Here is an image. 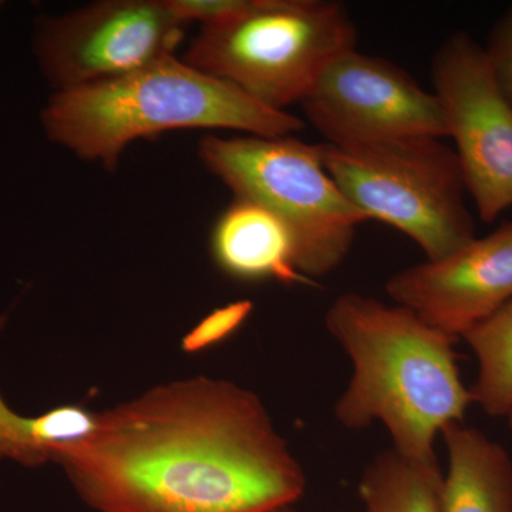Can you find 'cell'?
I'll return each instance as SVG.
<instances>
[{
	"label": "cell",
	"mask_w": 512,
	"mask_h": 512,
	"mask_svg": "<svg viewBox=\"0 0 512 512\" xmlns=\"http://www.w3.org/2000/svg\"><path fill=\"white\" fill-rule=\"evenodd\" d=\"M301 106L329 146L447 137L436 94L423 89L403 67L357 49L326 67Z\"/></svg>",
	"instance_id": "obj_9"
},
{
	"label": "cell",
	"mask_w": 512,
	"mask_h": 512,
	"mask_svg": "<svg viewBox=\"0 0 512 512\" xmlns=\"http://www.w3.org/2000/svg\"><path fill=\"white\" fill-rule=\"evenodd\" d=\"M508 423H510V427L512 430V412L510 413V416L507 417Z\"/></svg>",
	"instance_id": "obj_18"
},
{
	"label": "cell",
	"mask_w": 512,
	"mask_h": 512,
	"mask_svg": "<svg viewBox=\"0 0 512 512\" xmlns=\"http://www.w3.org/2000/svg\"><path fill=\"white\" fill-rule=\"evenodd\" d=\"M0 6H2V2H0Z\"/></svg>",
	"instance_id": "obj_19"
},
{
	"label": "cell",
	"mask_w": 512,
	"mask_h": 512,
	"mask_svg": "<svg viewBox=\"0 0 512 512\" xmlns=\"http://www.w3.org/2000/svg\"><path fill=\"white\" fill-rule=\"evenodd\" d=\"M483 47L495 82L512 106V6L497 20Z\"/></svg>",
	"instance_id": "obj_17"
},
{
	"label": "cell",
	"mask_w": 512,
	"mask_h": 512,
	"mask_svg": "<svg viewBox=\"0 0 512 512\" xmlns=\"http://www.w3.org/2000/svg\"><path fill=\"white\" fill-rule=\"evenodd\" d=\"M326 329L345 350L352 376L335 404L350 430L380 423L404 457L436 461V440L473 404L460 375L456 340L410 309L343 293L326 312Z\"/></svg>",
	"instance_id": "obj_2"
},
{
	"label": "cell",
	"mask_w": 512,
	"mask_h": 512,
	"mask_svg": "<svg viewBox=\"0 0 512 512\" xmlns=\"http://www.w3.org/2000/svg\"><path fill=\"white\" fill-rule=\"evenodd\" d=\"M211 251L224 274L238 281L316 285L296 268L291 231L271 211L235 198L212 229Z\"/></svg>",
	"instance_id": "obj_11"
},
{
	"label": "cell",
	"mask_w": 512,
	"mask_h": 512,
	"mask_svg": "<svg viewBox=\"0 0 512 512\" xmlns=\"http://www.w3.org/2000/svg\"><path fill=\"white\" fill-rule=\"evenodd\" d=\"M40 121L53 143L109 171L133 141L167 131L218 128L289 137L305 128L289 111L269 109L175 56L117 79L56 92Z\"/></svg>",
	"instance_id": "obj_3"
},
{
	"label": "cell",
	"mask_w": 512,
	"mask_h": 512,
	"mask_svg": "<svg viewBox=\"0 0 512 512\" xmlns=\"http://www.w3.org/2000/svg\"><path fill=\"white\" fill-rule=\"evenodd\" d=\"M357 29L333 0H252L201 25L183 57L269 109L301 104L333 60L356 49Z\"/></svg>",
	"instance_id": "obj_4"
},
{
	"label": "cell",
	"mask_w": 512,
	"mask_h": 512,
	"mask_svg": "<svg viewBox=\"0 0 512 512\" xmlns=\"http://www.w3.org/2000/svg\"><path fill=\"white\" fill-rule=\"evenodd\" d=\"M254 311L249 299L228 303L204 316L181 340V350L187 355H197L221 345L234 336Z\"/></svg>",
	"instance_id": "obj_16"
},
{
	"label": "cell",
	"mask_w": 512,
	"mask_h": 512,
	"mask_svg": "<svg viewBox=\"0 0 512 512\" xmlns=\"http://www.w3.org/2000/svg\"><path fill=\"white\" fill-rule=\"evenodd\" d=\"M386 292L427 325L463 339L512 301V221L444 258L402 269Z\"/></svg>",
	"instance_id": "obj_10"
},
{
	"label": "cell",
	"mask_w": 512,
	"mask_h": 512,
	"mask_svg": "<svg viewBox=\"0 0 512 512\" xmlns=\"http://www.w3.org/2000/svg\"><path fill=\"white\" fill-rule=\"evenodd\" d=\"M8 315H0V332ZM99 414L82 404H62L39 416L16 413L0 393V460L39 467L53 461L62 448L80 443L96 429Z\"/></svg>",
	"instance_id": "obj_13"
},
{
	"label": "cell",
	"mask_w": 512,
	"mask_h": 512,
	"mask_svg": "<svg viewBox=\"0 0 512 512\" xmlns=\"http://www.w3.org/2000/svg\"><path fill=\"white\" fill-rule=\"evenodd\" d=\"M56 463L99 512H284L306 488L261 399L204 376L99 414Z\"/></svg>",
	"instance_id": "obj_1"
},
{
	"label": "cell",
	"mask_w": 512,
	"mask_h": 512,
	"mask_svg": "<svg viewBox=\"0 0 512 512\" xmlns=\"http://www.w3.org/2000/svg\"><path fill=\"white\" fill-rule=\"evenodd\" d=\"M431 83L467 194L480 220L493 224L512 207V106L495 82L484 47L464 30L434 52Z\"/></svg>",
	"instance_id": "obj_7"
},
{
	"label": "cell",
	"mask_w": 512,
	"mask_h": 512,
	"mask_svg": "<svg viewBox=\"0 0 512 512\" xmlns=\"http://www.w3.org/2000/svg\"><path fill=\"white\" fill-rule=\"evenodd\" d=\"M326 171L370 221L399 229L436 261L477 238L454 148L409 137L359 146L322 144Z\"/></svg>",
	"instance_id": "obj_6"
},
{
	"label": "cell",
	"mask_w": 512,
	"mask_h": 512,
	"mask_svg": "<svg viewBox=\"0 0 512 512\" xmlns=\"http://www.w3.org/2000/svg\"><path fill=\"white\" fill-rule=\"evenodd\" d=\"M477 360L471 399L491 417L512 412V301L463 338Z\"/></svg>",
	"instance_id": "obj_15"
},
{
	"label": "cell",
	"mask_w": 512,
	"mask_h": 512,
	"mask_svg": "<svg viewBox=\"0 0 512 512\" xmlns=\"http://www.w3.org/2000/svg\"><path fill=\"white\" fill-rule=\"evenodd\" d=\"M198 156L235 198L262 205L284 222L295 242L296 268L311 281L342 264L357 228L370 221L326 171L322 144L207 134Z\"/></svg>",
	"instance_id": "obj_5"
},
{
	"label": "cell",
	"mask_w": 512,
	"mask_h": 512,
	"mask_svg": "<svg viewBox=\"0 0 512 512\" xmlns=\"http://www.w3.org/2000/svg\"><path fill=\"white\" fill-rule=\"evenodd\" d=\"M185 28L165 0H104L40 20L35 53L56 92H66L175 56Z\"/></svg>",
	"instance_id": "obj_8"
},
{
	"label": "cell",
	"mask_w": 512,
	"mask_h": 512,
	"mask_svg": "<svg viewBox=\"0 0 512 512\" xmlns=\"http://www.w3.org/2000/svg\"><path fill=\"white\" fill-rule=\"evenodd\" d=\"M448 467L441 481L443 512H512V460L476 427L443 430Z\"/></svg>",
	"instance_id": "obj_12"
},
{
	"label": "cell",
	"mask_w": 512,
	"mask_h": 512,
	"mask_svg": "<svg viewBox=\"0 0 512 512\" xmlns=\"http://www.w3.org/2000/svg\"><path fill=\"white\" fill-rule=\"evenodd\" d=\"M439 461L404 457L394 448L366 467L359 484L363 512H443Z\"/></svg>",
	"instance_id": "obj_14"
}]
</instances>
